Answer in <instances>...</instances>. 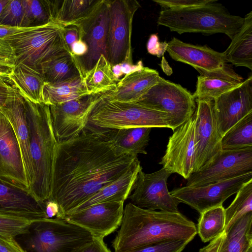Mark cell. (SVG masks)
Wrapping results in <instances>:
<instances>
[{"instance_id": "obj_4", "label": "cell", "mask_w": 252, "mask_h": 252, "mask_svg": "<svg viewBox=\"0 0 252 252\" xmlns=\"http://www.w3.org/2000/svg\"><path fill=\"white\" fill-rule=\"evenodd\" d=\"M244 18L231 15L217 0L206 5L183 9H162L158 18V25L179 34L222 33L231 39L238 33Z\"/></svg>"}, {"instance_id": "obj_54", "label": "cell", "mask_w": 252, "mask_h": 252, "mask_svg": "<svg viewBox=\"0 0 252 252\" xmlns=\"http://www.w3.org/2000/svg\"><path fill=\"white\" fill-rule=\"evenodd\" d=\"M12 69V68L0 65V76L8 77Z\"/></svg>"}, {"instance_id": "obj_7", "label": "cell", "mask_w": 252, "mask_h": 252, "mask_svg": "<svg viewBox=\"0 0 252 252\" xmlns=\"http://www.w3.org/2000/svg\"><path fill=\"white\" fill-rule=\"evenodd\" d=\"M56 22L33 27L5 38L14 49L16 63L38 66L65 52H70L63 32Z\"/></svg>"}, {"instance_id": "obj_13", "label": "cell", "mask_w": 252, "mask_h": 252, "mask_svg": "<svg viewBox=\"0 0 252 252\" xmlns=\"http://www.w3.org/2000/svg\"><path fill=\"white\" fill-rule=\"evenodd\" d=\"M100 94L86 95L49 106L52 128L58 142L75 138L86 128L92 108Z\"/></svg>"}, {"instance_id": "obj_5", "label": "cell", "mask_w": 252, "mask_h": 252, "mask_svg": "<svg viewBox=\"0 0 252 252\" xmlns=\"http://www.w3.org/2000/svg\"><path fill=\"white\" fill-rule=\"evenodd\" d=\"M88 126L98 129L137 127L171 129V119L167 113L137 101L110 99L104 92L98 97L92 108Z\"/></svg>"}, {"instance_id": "obj_11", "label": "cell", "mask_w": 252, "mask_h": 252, "mask_svg": "<svg viewBox=\"0 0 252 252\" xmlns=\"http://www.w3.org/2000/svg\"><path fill=\"white\" fill-rule=\"evenodd\" d=\"M195 159L193 173L210 166L222 152L213 101H196Z\"/></svg>"}, {"instance_id": "obj_35", "label": "cell", "mask_w": 252, "mask_h": 252, "mask_svg": "<svg viewBox=\"0 0 252 252\" xmlns=\"http://www.w3.org/2000/svg\"><path fill=\"white\" fill-rule=\"evenodd\" d=\"M224 211L222 205L200 214L196 229L197 233L203 242L211 241L224 231Z\"/></svg>"}, {"instance_id": "obj_45", "label": "cell", "mask_w": 252, "mask_h": 252, "mask_svg": "<svg viewBox=\"0 0 252 252\" xmlns=\"http://www.w3.org/2000/svg\"><path fill=\"white\" fill-rule=\"evenodd\" d=\"M75 252H112L107 247L103 239L94 238Z\"/></svg>"}, {"instance_id": "obj_43", "label": "cell", "mask_w": 252, "mask_h": 252, "mask_svg": "<svg viewBox=\"0 0 252 252\" xmlns=\"http://www.w3.org/2000/svg\"><path fill=\"white\" fill-rule=\"evenodd\" d=\"M167 43L160 42L156 34H151L147 44L148 52L151 55L160 57L166 51Z\"/></svg>"}, {"instance_id": "obj_46", "label": "cell", "mask_w": 252, "mask_h": 252, "mask_svg": "<svg viewBox=\"0 0 252 252\" xmlns=\"http://www.w3.org/2000/svg\"><path fill=\"white\" fill-rule=\"evenodd\" d=\"M63 32L65 42L69 48L74 42L79 40V31L75 26L70 25L63 27Z\"/></svg>"}, {"instance_id": "obj_8", "label": "cell", "mask_w": 252, "mask_h": 252, "mask_svg": "<svg viewBox=\"0 0 252 252\" xmlns=\"http://www.w3.org/2000/svg\"><path fill=\"white\" fill-rule=\"evenodd\" d=\"M106 59L111 66L133 64L131 34L133 18L140 7L136 0H108Z\"/></svg>"}, {"instance_id": "obj_9", "label": "cell", "mask_w": 252, "mask_h": 252, "mask_svg": "<svg viewBox=\"0 0 252 252\" xmlns=\"http://www.w3.org/2000/svg\"><path fill=\"white\" fill-rule=\"evenodd\" d=\"M136 101L167 113L173 131L193 116L196 107V100L190 92L162 77Z\"/></svg>"}, {"instance_id": "obj_40", "label": "cell", "mask_w": 252, "mask_h": 252, "mask_svg": "<svg viewBox=\"0 0 252 252\" xmlns=\"http://www.w3.org/2000/svg\"><path fill=\"white\" fill-rule=\"evenodd\" d=\"M189 240L164 241L139 248L128 252H182Z\"/></svg>"}, {"instance_id": "obj_36", "label": "cell", "mask_w": 252, "mask_h": 252, "mask_svg": "<svg viewBox=\"0 0 252 252\" xmlns=\"http://www.w3.org/2000/svg\"><path fill=\"white\" fill-rule=\"evenodd\" d=\"M29 27L42 26L54 22L55 0H22Z\"/></svg>"}, {"instance_id": "obj_50", "label": "cell", "mask_w": 252, "mask_h": 252, "mask_svg": "<svg viewBox=\"0 0 252 252\" xmlns=\"http://www.w3.org/2000/svg\"><path fill=\"white\" fill-rule=\"evenodd\" d=\"M69 49L72 55L78 57L84 56L88 51L86 43L80 39L74 42Z\"/></svg>"}, {"instance_id": "obj_37", "label": "cell", "mask_w": 252, "mask_h": 252, "mask_svg": "<svg viewBox=\"0 0 252 252\" xmlns=\"http://www.w3.org/2000/svg\"><path fill=\"white\" fill-rule=\"evenodd\" d=\"M224 211V231L238 219L252 213V179L245 183L238 190L233 201Z\"/></svg>"}, {"instance_id": "obj_2", "label": "cell", "mask_w": 252, "mask_h": 252, "mask_svg": "<svg viewBox=\"0 0 252 252\" xmlns=\"http://www.w3.org/2000/svg\"><path fill=\"white\" fill-rule=\"evenodd\" d=\"M196 234L195 223L180 212L143 209L129 202L112 246L115 252H128L164 241H191Z\"/></svg>"}, {"instance_id": "obj_42", "label": "cell", "mask_w": 252, "mask_h": 252, "mask_svg": "<svg viewBox=\"0 0 252 252\" xmlns=\"http://www.w3.org/2000/svg\"><path fill=\"white\" fill-rule=\"evenodd\" d=\"M16 56L10 43L0 38V65L13 68L16 63Z\"/></svg>"}, {"instance_id": "obj_48", "label": "cell", "mask_w": 252, "mask_h": 252, "mask_svg": "<svg viewBox=\"0 0 252 252\" xmlns=\"http://www.w3.org/2000/svg\"><path fill=\"white\" fill-rule=\"evenodd\" d=\"M32 28L17 27L0 25V38L4 39L6 37L14 35Z\"/></svg>"}, {"instance_id": "obj_20", "label": "cell", "mask_w": 252, "mask_h": 252, "mask_svg": "<svg viewBox=\"0 0 252 252\" xmlns=\"http://www.w3.org/2000/svg\"><path fill=\"white\" fill-rule=\"evenodd\" d=\"M0 178L30 190L17 139L10 123L0 111Z\"/></svg>"}, {"instance_id": "obj_39", "label": "cell", "mask_w": 252, "mask_h": 252, "mask_svg": "<svg viewBox=\"0 0 252 252\" xmlns=\"http://www.w3.org/2000/svg\"><path fill=\"white\" fill-rule=\"evenodd\" d=\"M32 221L26 218L0 213V234L15 238L27 233Z\"/></svg>"}, {"instance_id": "obj_14", "label": "cell", "mask_w": 252, "mask_h": 252, "mask_svg": "<svg viewBox=\"0 0 252 252\" xmlns=\"http://www.w3.org/2000/svg\"><path fill=\"white\" fill-rule=\"evenodd\" d=\"M252 179V172L203 186H185L170 192L180 202L185 203L200 214L220 206L232 195L236 193L247 182Z\"/></svg>"}, {"instance_id": "obj_34", "label": "cell", "mask_w": 252, "mask_h": 252, "mask_svg": "<svg viewBox=\"0 0 252 252\" xmlns=\"http://www.w3.org/2000/svg\"><path fill=\"white\" fill-rule=\"evenodd\" d=\"M222 151L252 147V112L231 127L222 137Z\"/></svg>"}, {"instance_id": "obj_27", "label": "cell", "mask_w": 252, "mask_h": 252, "mask_svg": "<svg viewBox=\"0 0 252 252\" xmlns=\"http://www.w3.org/2000/svg\"><path fill=\"white\" fill-rule=\"evenodd\" d=\"M238 33L223 52L227 62L252 69V11L247 14Z\"/></svg>"}, {"instance_id": "obj_1", "label": "cell", "mask_w": 252, "mask_h": 252, "mask_svg": "<svg viewBox=\"0 0 252 252\" xmlns=\"http://www.w3.org/2000/svg\"><path fill=\"white\" fill-rule=\"evenodd\" d=\"M139 161L116 147L102 129L89 126L76 137L58 142L49 199L58 206L56 218L63 219Z\"/></svg>"}, {"instance_id": "obj_41", "label": "cell", "mask_w": 252, "mask_h": 252, "mask_svg": "<svg viewBox=\"0 0 252 252\" xmlns=\"http://www.w3.org/2000/svg\"><path fill=\"white\" fill-rule=\"evenodd\" d=\"M163 9H183L200 6L210 3L213 0H153Z\"/></svg>"}, {"instance_id": "obj_51", "label": "cell", "mask_w": 252, "mask_h": 252, "mask_svg": "<svg viewBox=\"0 0 252 252\" xmlns=\"http://www.w3.org/2000/svg\"><path fill=\"white\" fill-rule=\"evenodd\" d=\"M45 202V212L48 219L56 218L59 213L58 205L52 200H47Z\"/></svg>"}, {"instance_id": "obj_38", "label": "cell", "mask_w": 252, "mask_h": 252, "mask_svg": "<svg viewBox=\"0 0 252 252\" xmlns=\"http://www.w3.org/2000/svg\"><path fill=\"white\" fill-rule=\"evenodd\" d=\"M0 25L29 28L22 0H9L0 14Z\"/></svg>"}, {"instance_id": "obj_15", "label": "cell", "mask_w": 252, "mask_h": 252, "mask_svg": "<svg viewBox=\"0 0 252 252\" xmlns=\"http://www.w3.org/2000/svg\"><path fill=\"white\" fill-rule=\"evenodd\" d=\"M196 120L193 114L169 138L165 154L159 162L170 173L188 179L193 173L195 159Z\"/></svg>"}, {"instance_id": "obj_31", "label": "cell", "mask_w": 252, "mask_h": 252, "mask_svg": "<svg viewBox=\"0 0 252 252\" xmlns=\"http://www.w3.org/2000/svg\"><path fill=\"white\" fill-rule=\"evenodd\" d=\"M102 0H58L54 22L63 27L77 26L88 17L101 3Z\"/></svg>"}, {"instance_id": "obj_6", "label": "cell", "mask_w": 252, "mask_h": 252, "mask_svg": "<svg viewBox=\"0 0 252 252\" xmlns=\"http://www.w3.org/2000/svg\"><path fill=\"white\" fill-rule=\"evenodd\" d=\"M15 238L26 252H75L94 237L86 229L54 218L33 220L27 233Z\"/></svg>"}, {"instance_id": "obj_53", "label": "cell", "mask_w": 252, "mask_h": 252, "mask_svg": "<svg viewBox=\"0 0 252 252\" xmlns=\"http://www.w3.org/2000/svg\"><path fill=\"white\" fill-rule=\"evenodd\" d=\"M112 70L115 78L119 82L120 80V77L123 75L121 70V64L112 65Z\"/></svg>"}, {"instance_id": "obj_29", "label": "cell", "mask_w": 252, "mask_h": 252, "mask_svg": "<svg viewBox=\"0 0 252 252\" xmlns=\"http://www.w3.org/2000/svg\"><path fill=\"white\" fill-rule=\"evenodd\" d=\"M45 83L55 85L82 77L70 52H65L38 66Z\"/></svg>"}, {"instance_id": "obj_26", "label": "cell", "mask_w": 252, "mask_h": 252, "mask_svg": "<svg viewBox=\"0 0 252 252\" xmlns=\"http://www.w3.org/2000/svg\"><path fill=\"white\" fill-rule=\"evenodd\" d=\"M8 78L25 98L35 103H43L45 82L38 66L16 63Z\"/></svg>"}, {"instance_id": "obj_52", "label": "cell", "mask_w": 252, "mask_h": 252, "mask_svg": "<svg viewBox=\"0 0 252 252\" xmlns=\"http://www.w3.org/2000/svg\"><path fill=\"white\" fill-rule=\"evenodd\" d=\"M121 70L123 75L129 74L142 68L144 66L142 61H139L136 64H130L127 63H121Z\"/></svg>"}, {"instance_id": "obj_12", "label": "cell", "mask_w": 252, "mask_h": 252, "mask_svg": "<svg viewBox=\"0 0 252 252\" xmlns=\"http://www.w3.org/2000/svg\"><path fill=\"white\" fill-rule=\"evenodd\" d=\"M108 0H102L98 7L76 27L79 39L87 46V53L82 57H73L83 78L91 70L101 55L106 58V38L108 25Z\"/></svg>"}, {"instance_id": "obj_33", "label": "cell", "mask_w": 252, "mask_h": 252, "mask_svg": "<svg viewBox=\"0 0 252 252\" xmlns=\"http://www.w3.org/2000/svg\"><path fill=\"white\" fill-rule=\"evenodd\" d=\"M83 80L90 94L112 91L118 82L113 74L111 65L103 55H101L94 67L85 73Z\"/></svg>"}, {"instance_id": "obj_19", "label": "cell", "mask_w": 252, "mask_h": 252, "mask_svg": "<svg viewBox=\"0 0 252 252\" xmlns=\"http://www.w3.org/2000/svg\"><path fill=\"white\" fill-rule=\"evenodd\" d=\"M166 51L172 59L192 66L200 74L233 70L223 52L215 51L206 45L184 42L174 37L167 43Z\"/></svg>"}, {"instance_id": "obj_25", "label": "cell", "mask_w": 252, "mask_h": 252, "mask_svg": "<svg viewBox=\"0 0 252 252\" xmlns=\"http://www.w3.org/2000/svg\"><path fill=\"white\" fill-rule=\"evenodd\" d=\"M243 81V78L234 70L204 73L197 76L196 90L192 95L196 101H213L222 94L239 86Z\"/></svg>"}, {"instance_id": "obj_23", "label": "cell", "mask_w": 252, "mask_h": 252, "mask_svg": "<svg viewBox=\"0 0 252 252\" xmlns=\"http://www.w3.org/2000/svg\"><path fill=\"white\" fill-rule=\"evenodd\" d=\"M160 78L156 70L143 66L125 75L114 90L104 92V94L110 99L119 101H136L158 83Z\"/></svg>"}, {"instance_id": "obj_10", "label": "cell", "mask_w": 252, "mask_h": 252, "mask_svg": "<svg viewBox=\"0 0 252 252\" xmlns=\"http://www.w3.org/2000/svg\"><path fill=\"white\" fill-rule=\"evenodd\" d=\"M171 174L163 167L149 174L140 170L134 184L133 192L128 197L130 202L143 209L180 212V202L171 195L167 189V179Z\"/></svg>"}, {"instance_id": "obj_21", "label": "cell", "mask_w": 252, "mask_h": 252, "mask_svg": "<svg viewBox=\"0 0 252 252\" xmlns=\"http://www.w3.org/2000/svg\"><path fill=\"white\" fill-rule=\"evenodd\" d=\"M0 213L32 221L48 219L45 202H40L28 190L0 178Z\"/></svg>"}, {"instance_id": "obj_30", "label": "cell", "mask_w": 252, "mask_h": 252, "mask_svg": "<svg viewBox=\"0 0 252 252\" xmlns=\"http://www.w3.org/2000/svg\"><path fill=\"white\" fill-rule=\"evenodd\" d=\"M252 249V213L235 221L225 231L218 252H249Z\"/></svg>"}, {"instance_id": "obj_16", "label": "cell", "mask_w": 252, "mask_h": 252, "mask_svg": "<svg viewBox=\"0 0 252 252\" xmlns=\"http://www.w3.org/2000/svg\"><path fill=\"white\" fill-rule=\"evenodd\" d=\"M251 172H252V147L222 151L210 166L192 173L187 179L186 186H203Z\"/></svg>"}, {"instance_id": "obj_55", "label": "cell", "mask_w": 252, "mask_h": 252, "mask_svg": "<svg viewBox=\"0 0 252 252\" xmlns=\"http://www.w3.org/2000/svg\"><path fill=\"white\" fill-rule=\"evenodd\" d=\"M9 0H0V14Z\"/></svg>"}, {"instance_id": "obj_17", "label": "cell", "mask_w": 252, "mask_h": 252, "mask_svg": "<svg viewBox=\"0 0 252 252\" xmlns=\"http://www.w3.org/2000/svg\"><path fill=\"white\" fill-rule=\"evenodd\" d=\"M124 202H107L95 204L68 214L63 219L90 232L94 238L103 239L120 226Z\"/></svg>"}, {"instance_id": "obj_18", "label": "cell", "mask_w": 252, "mask_h": 252, "mask_svg": "<svg viewBox=\"0 0 252 252\" xmlns=\"http://www.w3.org/2000/svg\"><path fill=\"white\" fill-rule=\"evenodd\" d=\"M219 132L222 137L234 125L252 112V75L213 101Z\"/></svg>"}, {"instance_id": "obj_47", "label": "cell", "mask_w": 252, "mask_h": 252, "mask_svg": "<svg viewBox=\"0 0 252 252\" xmlns=\"http://www.w3.org/2000/svg\"><path fill=\"white\" fill-rule=\"evenodd\" d=\"M3 77L0 76V111L9 98L12 87L3 79Z\"/></svg>"}, {"instance_id": "obj_28", "label": "cell", "mask_w": 252, "mask_h": 252, "mask_svg": "<svg viewBox=\"0 0 252 252\" xmlns=\"http://www.w3.org/2000/svg\"><path fill=\"white\" fill-rule=\"evenodd\" d=\"M106 136L122 151L138 156L146 154L152 128L137 127L119 129H101Z\"/></svg>"}, {"instance_id": "obj_24", "label": "cell", "mask_w": 252, "mask_h": 252, "mask_svg": "<svg viewBox=\"0 0 252 252\" xmlns=\"http://www.w3.org/2000/svg\"><path fill=\"white\" fill-rule=\"evenodd\" d=\"M141 169L142 168L139 161L119 179L102 188L69 214L99 203L125 202L133 190L137 175Z\"/></svg>"}, {"instance_id": "obj_3", "label": "cell", "mask_w": 252, "mask_h": 252, "mask_svg": "<svg viewBox=\"0 0 252 252\" xmlns=\"http://www.w3.org/2000/svg\"><path fill=\"white\" fill-rule=\"evenodd\" d=\"M25 100L33 172L29 191L43 203L51 195L53 159L58 142L52 128L49 106L26 98Z\"/></svg>"}, {"instance_id": "obj_49", "label": "cell", "mask_w": 252, "mask_h": 252, "mask_svg": "<svg viewBox=\"0 0 252 252\" xmlns=\"http://www.w3.org/2000/svg\"><path fill=\"white\" fill-rule=\"evenodd\" d=\"M225 235L224 231L212 240L206 246L200 249L199 252H218Z\"/></svg>"}, {"instance_id": "obj_22", "label": "cell", "mask_w": 252, "mask_h": 252, "mask_svg": "<svg viewBox=\"0 0 252 252\" xmlns=\"http://www.w3.org/2000/svg\"><path fill=\"white\" fill-rule=\"evenodd\" d=\"M0 112L7 118L14 131L20 148L27 180L31 186L33 172L30 150V130L27 120L25 100L13 85L10 95Z\"/></svg>"}, {"instance_id": "obj_32", "label": "cell", "mask_w": 252, "mask_h": 252, "mask_svg": "<svg viewBox=\"0 0 252 252\" xmlns=\"http://www.w3.org/2000/svg\"><path fill=\"white\" fill-rule=\"evenodd\" d=\"M90 94L81 76L55 85L45 83L42 93L43 103L50 106L63 103Z\"/></svg>"}, {"instance_id": "obj_44", "label": "cell", "mask_w": 252, "mask_h": 252, "mask_svg": "<svg viewBox=\"0 0 252 252\" xmlns=\"http://www.w3.org/2000/svg\"><path fill=\"white\" fill-rule=\"evenodd\" d=\"M0 252H26L15 238L0 234Z\"/></svg>"}, {"instance_id": "obj_56", "label": "cell", "mask_w": 252, "mask_h": 252, "mask_svg": "<svg viewBox=\"0 0 252 252\" xmlns=\"http://www.w3.org/2000/svg\"><path fill=\"white\" fill-rule=\"evenodd\" d=\"M249 252H252V249L250 250Z\"/></svg>"}]
</instances>
